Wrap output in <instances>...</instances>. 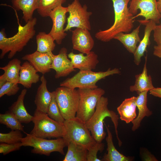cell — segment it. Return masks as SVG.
Listing matches in <instances>:
<instances>
[{"mask_svg": "<svg viewBox=\"0 0 161 161\" xmlns=\"http://www.w3.org/2000/svg\"><path fill=\"white\" fill-rule=\"evenodd\" d=\"M129 8L134 15L137 13L138 10H140V12L134 18L142 16L145 18V21L151 20L156 23H160L161 14L157 9L156 0H131Z\"/></svg>", "mask_w": 161, "mask_h": 161, "instance_id": "obj_11", "label": "cell"}, {"mask_svg": "<svg viewBox=\"0 0 161 161\" xmlns=\"http://www.w3.org/2000/svg\"><path fill=\"white\" fill-rule=\"evenodd\" d=\"M154 40L157 45H161V24L156 25L154 30Z\"/></svg>", "mask_w": 161, "mask_h": 161, "instance_id": "obj_37", "label": "cell"}, {"mask_svg": "<svg viewBox=\"0 0 161 161\" xmlns=\"http://www.w3.org/2000/svg\"><path fill=\"white\" fill-rule=\"evenodd\" d=\"M32 121L34 126L30 134L40 138L47 139L63 137L65 130L64 124L50 118L47 113L36 109Z\"/></svg>", "mask_w": 161, "mask_h": 161, "instance_id": "obj_5", "label": "cell"}, {"mask_svg": "<svg viewBox=\"0 0 161 161\" xmlns=\"http://www.w3.org/2000/svg\"><path fill=\"white\" fill-rule=\"evenodd\" d=\"M73 49L81 53H89L94 45V41L89 30L81 28H76L72 31Z\"/></svg>", "mask_w": 161, "mask_h": 161, "instance_id": "obj_13", "label": "cell"}, {"mask_svg": "<svg viewBox=\"0 0 161 161\" xmlns=\"http://www.w3.org/2000/svg\"><path fill=\"white\" fill-rule=\"evenodd\" d=\"M52 99L49 106L47 114L52 119L63 124L65 120L61 113L55 99L54 91L52 92Z\"/></svg>", "mask_w": 161, "mask_h": 161, "instance_id": "obj_32", "label": "cell"}, {"mask_svg": "<svg viewBox=\"0 0 161 161\" xmlns=\"http://www.w3.org/2000/svg\"><path fill=\"white\" fill-rule=\"evenodd\" d=\"M114 14L113 24L109 28L100 30L95 34L97 40L107 42L121 32H130L134 27V15L131 13L128 7L131 0H112Z\"/></svg>", "mask_w": 161, "mask_h": 161, "instance_id": "obj_1", "label": "cell"}, {"mask_svg": "<svg viewBox=\"0 0 161 161\" xmlns=\"http://www.w3.org/2000/svg\"><path fill=\"white\" fill-rule=\"evenodd\" d=\"M82 53L75 54L72 52L68 54V56L75 69L84 71L95 69L99 63L97 54L92 51L86 55Z\"/></svg>", "mask_w": 161, "mask_h": 161, "instance_id": "obj_16", "label": "cell"}, {"mask_svg": "<svg viewBox=\"0 0 161 161\" xmlns=\"http://www.w3.org/2000/svg\"><path fill=\"white\" fill-rule=\"evenodd\" d=\"M7 81L2 74L0 76V87H1Z\"/></svg>", "mask_w": 161, "mask_h": 161, "instance_id": "obj_41", "label": "cell"}, {"mask_svg": "<svg viewBox=\"0 0 161 161\" xmlns=\"http://www.w3.org/2000/svg\"><path fill=\"white\" fill-rule=\"evenodd\" d=\"M26 134V136L22 138L21 142L23 146L33 148L31 151L32 153L49 156L52 152H57L65 155L64 149L67 145L63 137L47 140L37 137L30 133Z\"/></svg>", "mask_w": 161, "mask_h": 161, "instance_id": "obj_7", "label": "cell"}, {"mask_svg": "<svg viewBox=\"0 0 161 161\" xmlns=\"http://www.w3.org/2000/svg\"><path fill=\"white\" fill-rule=\"evenodd\" d=\"M53 55L52 52L42 53L36 50L33 53L25 55L22 59L28 61L38 72L44 75L51 70Z\"/></svg>", "mask_w": 161, "mask_h": 161, "instance_id": "obj_15", "label": "cell"}, {"mask_svg": "<svg viewBox=\"0 0 161 161\" xmlns=\"http://www.w3.org/2000/svg\"><path fill=\"white\" fill-rule=\"evenodd\" d=\"M37 22V18L34 17L29 20L23 26L19 24L17 32L10 37H6L4 29L1 30L0 32L1 59L3 58L8 52V58L11 59L17 52H20L23 49L35 34V26Z\"/></svg>", "mask_w": 161, "mask_h": 161, "instance_id": "obj_2", "label": "cell"}, {"mask_svg": "<svg viewBox=\"0 0 161 161\" xmlns=\"http://www.w3.org/2000/svg\"><path fill=\"white\" fill-rule=\"evenodd\" d=\"M27 91L26 89H22L17 100L9 108V110L21 123L26 124L32 121L33 118V116L28 113L24 104V100Z\"/></svg>", "mask_w": 161, "mask_h": 161, "instance_id": "obj_19", "label": "cell"}, {"mask_svg": "<svg viewBox=\"0 0 161 161\" xmlns=\"http://www.w3.org/2000/svg\"><path fill=\"white\" fill-rule=\"evenodd\" d=\"M145 91L138 95L136 101V106L138 110V113L136 118L132 121V131H134L138 129L141 126L142 120L145 117H149L153 113L147 106V93Z\"/></svg>", "mask_w": 161, "mask_h": 161, "instance_id": "obj_22", "label": "cell"}, {"mask_svg": "<svg viewBox=\"0 0 161 161\" xmlns=\"http://www.w3.org/2000/svg\"><path fill=\"white\" fill-rule=\"evenodd\" d=\"M67 52L66 48L62 47L58 55H53L50 68L55 71L56 78L66 76L75 70L68 58Z\"/></svg>", "mask_w": 161, "mask_h": 161, "instance_id": "obj_14", "label": "cell"}, {"mask_svg": "<svg viewBox=\"0 0 161 161\" xmlns=\"http://www.w3.org/2000/svg\"><path fill=\"white\" fill-rule=\"evenodd\" d=\"M0 123L11 130H19L26 133L24 131L22 123L9 110L4 114H0Z\"/></svg>", "mask_w": 161, "mask_h": 161, "instance_id": "obj_30", "label": "cell"}, {"mask_svg": "<svg viewBox=\"0 0 161 161\" xmlns=\"http://www.w3.org/2000/svg\"><path fill=\"white\" fill-rule=\"evenodd\" d=\"M54 91L56 100L63 118L66 120L75 117L80 98L78 90L60 86Z\"/></svg>", "mask_w": 161, "mask_h": 161, "instance_id": "obj_9", "label": "cell"}, {"mask_svg": "<svg viewBox=\"0 0 161 161\" xmlns=\"http://www.w3.org/2000/svg\"><path fill=\"white\" fill-rule=\"evenodd\" d=\"M142 158L143 160L157 161L158 160L154 156L148 151H145L142 154Z\"/></svg>", "mask_w": 161, "mask_h": 161, "instance_id": "obj_38", "label": "cell"}, {"mask_svg": "<svg viewBox=\"0 0 161 161\" xmlns=\"http://www.w3.org/2000/svg\"><path fill=\"white\" fill-rule=\"evenodd\" d=\"M41 83L38 86L34 100L36 109L47 113L52 98V93L49 92L47 87V80L43 75L40 78Z\"/></svg>", "mask_w": 161, "mask_h": 161, "instance_id": "obj_18", "label": "cell"}, {"mask_svg": "<svg viewBox=\"0 0 161 161\" xmlns=\"http://www.w3.org/2000/svg\"><path fill=\"white\" fill-rule=\"evenodd\" d=\"M18 84L9 81L6 82L0 87V97L5 95L11 96L16 94L20 89Z\"/></svg>", "mask_w": 161, "mask_h": 161, "instance_id": "obj_34", "label": "cell"}, {"mask_svg": "<svg viewBox=\"0 0 161 161\" xmlns=\"http://www.w3.org/2000/svg\"><path fill=\"white\" fill-rule=\"evenodd\" d=\"M67 13V7L61 5L52 10L49 15V17L52 21V26L49 33L58 45L61 44L63 40L67 35L64 28Z\"/></svg>", "mask_w": 161, "mask_h": 161, "instance_id": "obj_12", "label": "cell"}, {"mask_svg": "<svg viewBox=\"0 0 161 161\" xmlns=\"http://www.w3.org/2000/svg\"><path fill=\"white\" fill-rule=\"evenodd\" d=\"M140 24L145 25L144 30V37L140 42L134 54V62L137 65H139L141 61V57L144 56L145 52L147 51L146 48L150 44V37L151 31L153 30L156 25L153 21L138 20Z\"/></svg>", "mask_w": 161, "mask_h": 161, "instance_id": "obj_17", "label": "cell"}, {"mask_svg": "<svg viewBox=\"0 0 161 161\" xmlns=\"http://www.w3.org/2000/svg\"><path fill=\"white\" fill-rule=\"evenodd\" d=\"M104 144L101 143L96 142L94 145L88 149L87 154V161H101L97 158V153L98 151L100 153L104 149Z\"/></svg>", "mask_w": 161, "mask_h": 161, "instance_id": "obj_35", "label": "cell"}, {"mask_svg": "<svg viewBox=\"0 0 161 161\" xmlns=\"http://www.w3.org/2000/svg\"><path fill=\"white\" fill-rule=\"evenodd\" d=\"M78 90L80 98L76 117L85 123L94 114L97 103L105 94V91L98 87L93 89H78Z\"/></svg>", "mask_w": 161, "mask_h": 161, "instance_id": "obj_8", "label": "cell"}, {"mask_svg": "<svg viewBox=\"0 0 161 161\" xmlns=\"http://www.w3.org/2000/svg\"><path fill=\"white\" fill-rule=\"evenodd\" d=\"M147 56L141 73L135 75V82L134 85L131 86L129 90L131 92H136L138 95L145 91H149L154 88L151 77L148 74L146 64Z\"/></svg>", "mask_w": 161, "mask_h": 161, "instance_id": "obj_21", "label": "cell"}, {"mask_svg": "<svg viewBox=\"0 0 161 161\" xmlns=\"http://www.w3.org/2000/svg\"><path fill=\"white\" fill-rule=\"evenodd\" d=\"M36 39L38 51L46 53L52 52L54 50L56 45L55 41L49 33L40 32L36 35Z\"/></svg>", "mask_w": 161, "mask_h": 161, "instance_id": "obj_29", "label": "cell"}, {"mask_svg": "<svg viewBox=\"0 0 161 161\" xmlns=\"http://www.w3.org/2000/svg\"><path fill=\"white\" fill-rule=\"evenodd\" d=\"M67 7L69 15L67 18V24L64 29L65 32L74 27L91 30L89 19L92 13L87 11L86 4L82 6L79 0H74Z\"/></svg>", "mask_w": 161, "mask_h": 161, "instance_id": "obj_10", "label": "cell"}, {"mask_svg": "<svg viewBox=\"0 0 161 161\" xmlns=\"http://www.w3.org/2000/svg\"><path fill=\"white\" fill-rule=\"evenodd\" d=\"M140 26V25L130 33L120 32L114 39L119 41L129 52L134 54L137 47V43L141 40L139 36Z\"/></svg>", "mask_w": 161, "mask_h": 161, "instance_id": "obj_25", "label": "cell"}, {"mask_svg": "<svg viewBox=\"0 0 161 161\" xmlns=\"http://www.w3.org/2000/svg\"><path fill=\"white\" fill-rule=\"evenodd\" d=\"M137 97L133 96L125 99L117 108L120 119L129 123L137 117Z\"/></svg>", "mask_w": 161, "mask_h": 161, "instance_id": "obj_23", "label": "cell"}, {"mask_svg": "<svg viewBox=\"0 0 161 161\" xmlns=\"http://www.w3.org/2000/svg\"><path fill=\"white\" fill-rule=\"evenodd\" d=\"M67 146V151L63 161H87V148L72 142Z\"/></svg>", "mask_w": 161, "mask_h": 161, "instance_id": "obj_27", "label": "cell"}, {"mask_svg": "<svg viewBox=\"0 0 161 161\" xmlns=\"http://www.w3.org/2000/svg\"><path fill=\"white\" fill-rule=\"evenodd\" d=\"M63 124L65 133L63 138L67 145L69 142H72L88 149L96 143L85 123L76 117L65 120Z\"/></svg>", "mask_w": 161, "mask_h": 161, "instance_id": "obj_6", "label": "cell"}, {"mask_svg": "<svg viewBox=\"0 0 161 161\" xmlns=\"http://www.w3.org/2000/svg\"><path fill=\"white\" fill-rule=\"evenodd\" d=\"M19 130H11L7 133H0V142L15 144L21 142L23 134Z\"/></svg>", "mask_w": 161, "mask_h": 161, "instance_id": "obj_33", "label": "cell"}, {"mask_svg": "<svg viewBox=\"0 0 161 161\" xmlns=\"http://www.w3.org/2000/svg\"><path fill=\"white\" fill-rule=\"evenodd\" d=\"M22 146L21 142L12 144L0 143V153L5 155L11 152L19 150Z\"/></svg>", "mask_w": 161, "mask_h": 161, "instance_id": "obj_36", "label": "cell"}, {"mask_svg": "<svg viewBox=\"0 0 161 161\" xmlns=\"http://www.w3.org/2000/svg\"><path fill=\"white\" fill-rule=\"evenodd\" d=\"M153 54L155 56L161 58V45L154 46Z\"/></svg>", "mask_w": 161, "mask_h": 161, "instance_id": "obj_40", "label": "cell"}, {"mask_svg": "<svg viewBox=\"0 0 161 161\" xmlns=\"http://www.w3.org/2000/svg\"><path fill=\"white\" fill-rule=\"evenodd\" d=\"M37 72L34 67L26 61L21 65L18 84L26 88H30L32 84L36 83L40 79Z\"/></svg>", "mask_w": 161, "mask_h": 161, "instance_id": "obj_20", "label": "cell"}, {"mask_svg": "<svg viewBox=\"0 0 161 161\" xmlns=\"http://www.w3.org/2000/svg\"><path fill=\"white\" fill-rule=\"evenodd\" d=\"M157 6L158 10L161 14V0H158L157 1Z\"/></svg>", "mask_w": 161, "mask_h": 161, "instance_id": "obj_42", "label": "cell"}, {"mask_svg": "<svg viewBox=\"0 0 161 161\" xmlns=\"http://www.w3.org/2000/svg\"><path fill=\"white\" fill-rule=\"evenodd\" d=\"M39 0H12L13 7L16 10H21L23 19L26 23L33 18L34 11L38 7Z\"/></svg>", "mask_w": 161, "mask_h": 161, "instance_id": "obj_26", "label": "cell"}, {"mask_svg": "<svg viewBox=\"0 0 161 161\" xmlns=\"http://www.w3.org/2000/svg\"><path fill=\"white\" fill-rule=\"evenodd\" d=\"M108 135L106 138L107 144V153H105L102 161H131L134 158L126 157L119 152L115 147L113 141L112 135L109 128L105 124Z\"/></svg>", "mask_w": 161, "mask_h": 161, "instance_id": "obj_24", "label": "cell"}, {"mask_svg": "<svg viewBox=\"0 0 161 161\" xmlns=\"http://www.w3.org/2000/svg\"><path fill=\"white\" fill-rule=\"evenodd\" d=\"M66 0H39L37 10L42 17H48L51 11L56 7L62 5Z\"/></svg>", "mask_w": 161, "mask_h": 161, "instance_id": "obj_31", "label": "cell"}, {"mask_svg": "<svg viewBox=\"0 0 161 161\" xmlns=\"http://www.w3.org/2000/svg\"><path fill=\"white\" fill-rule=\"evenodd\" d=\"M120 73L117 68H109L105 71L95 72L92 70H80L73 77L61 83L60 86L71 89H93L98 87L97 83L110 75Z\"/></svg>", "mask_w": 161, "mask_h": 161, "instance_id": "obj_4", "label": "cell"}, {"mask_svg": "<svg viewBox=\"0 0 161 161\" xmlns=\"http://www.w3.org/2000/svg\"><path fill=\"white\" fill-rule=\"evenodd\" d=\"M149 94L151 95L156 97H159L161 98V88L154 87L153 89L150 90Z\"/></svg>", "mask_w": 161, "mask_h": 161, "instance_id": "obj_39", "label": "cell"}, {"mask_svg": "<svg viewBox=\"0 0 161 161\" xmlns=\"http://www.w3.org/2000/svg\"><path fill=\"white\" fill-rule=\"evenodd\" d=\"M21 63L20 60L15 58L10 61L4 66L0 67L4 71L3 74L7 81L18 84Z\"/></svg>", "mask_w": 161, "mask_h": 161, "instance_id": "obj_28", "label": "cell"}, {"mask_svg": "<svg viewBox=\"0 0 161 161\" xmlns=\"http://www.w3.org/2000/svg\"><path fill=\"white\" fill-rule=\"evenodd\" d=\"M108 98L102 96L97 103L94 114L85 124L96 142L101 143L106 135L103 128L104 120L106 117H110L114 124L119 145L120 146L122 143L118 137L117 130L119 117L114 112L108 109Z\"/></svg>", "mask_w": 161, "mask_h": 161, "instance_id": "obj_3", "label": "cell"}]
</instances>
